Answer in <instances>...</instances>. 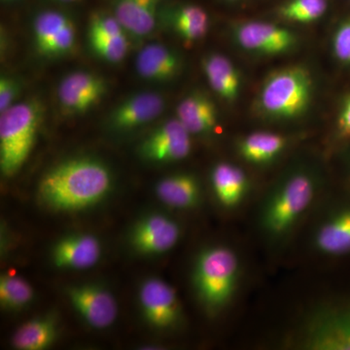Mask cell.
Masks as SVG:
<instances>
[{
  "instance_id": "14",
  "label": "cell",
  "mask_w": 350,
  "mask_h": 350,
  "mask_svg": "<svg viewBox=\"0 0 350 350\" xmlns=\"http://www.w3.org/2000/svg\"><path fill=\"white\" fill-rule=\"evenodd\" d=\"M313 245L325 256L350 254V206L336 211L320 224L313 238Z\"/></svg>"
},
{
  "instance_id": "4",
  "label": "cell",
  "mask_w": 350,
  "mask_h": 350,
  "mask_svg": "<svg viewBox=\"0 0 350 350\" xmlns=\"http://www.w3.org/2000/svg\"><path fill=\"white\" fill-rule=\"evenodd\" d=\"M312 78L303 66L273 71L262 83L257 105L262 115L275 120L301 116L312 100Z\"/></svg>"
},
{
  "instance_id": "10",
  "label": "cell",
  "mask_w": 350,
  "mask_h": 350,
  "mask_svg": "<svg viewBox=\"0 0 350 350\" xmlns=\"http://www.w3.org/2000/svg\"><path fill=\"white\" fill-rule=\"evenodd\" d=\"M107 90V84L100 76L78 71L66 76L61 82L57 96L66 112L83 114L100 103Z\"/></svg>"
},
{
  "instance_id": "23",
  "label": "cell",
  "mask_w": 350,
  "mask_h": 350,
  "mask_svg": "<svg viewBox=\"0 0 350 350\" xmlns=\"http://www.w3.org/2000/svg\"><path fill=\"white\" fill-rule=\"evenodd\" d=\"M172 25L183 40L194 42L206 36L209 18L204 8L189 4L175 9L172 15Z\"/></svg>"
},
{
  "instance_id": "29",
  "label": "cell",
  "mask_w": 350,
  "mask_h": 350,
  "mask_svg": "<svg viewBox=\"0 0 350 350\" xmlns=\"http://www.w3.org/2000/svg\"><path fill=\"white\" fill-rule=\"evenodd\" d=\"M76 31L73 23L64 27L63 31L59 32L57 36L51 39L49 42L44 46L40 54L46 56H57L68 53L75 43Z\"/></svg>"
},
{
  "instance_id": "3",
  "label": "cell",
  "mask_w": 350,
  "mask_h": 350,
  "mask_svg": "<svg viewBox=\"0 0 350 350\" xmlns=\"http://www.w3.org/2000/svg\"><path fill=\"white\" fill-rule=\"evenodd\" d=\"M241 271L238 254L228 246H211L200 253L195 265L194 284L209 312H220L231 303Z\"/></svg>"
},
{
  "instance_id": "31",
  "label": "cell",
  "mask_w": 350,
  "mask_h": 350,
  "mask_svg": "<svg viewBox=\"0 0 350 350\" xmlns=\"http://www.w3.org/2000/svg\"><path fill=\"white\" fill-rule=\"evenodd\" d=\"M333 51L340 63L350 64V19L340 24L334 34Z\"/></svg>"
},
{
  "instance_id": "24",
  "label": "cell",
  "mask_w": 350,
  "mask_h": 350,
  "mask_svg": "<svg viewBox=\"0 0 350 350\" xmlns=\"http://www.w3.org/2000/svg\"><path fill=\"white\" fill-rule=\"evenodd\" d=\"M56 338L54 323L48 319H34L23 324L12 338L14 347L20 350H42Z\"/></svg>"
},
{
  "instance_id": "28",
  "label": "cell",
  "mask_w": 350,
  "mask_h": 350,
  "mask_svg": "<svg viewBox=\"0 0 350 350\" xmlns=\"http://www.w3.org/2000/svg\"><path fill=\"white\" fill-rule=\"evenodd\" d=\"M90 45L101 59L118 63L128 53L129 43L125 34L118 36H89Z\"/></svg>"
},
{
  "instance_id": "15",
  "label": "cell",
  "mask_w": 350,
  "mask_h": 350,
  "mask_svg": "<svg viewBox=\"0 0 350 350\" xmlns=\"http://www.w3.org/2000/svg\"><path fill=\"white\" fill-rule=\"evenodd\" d=\"M211 181L216 200L224 208H237L250 192L247 174L232 163L223 162L214 165Z\"/></svg>"
},
{
  "instance_id": "19",
  "label": "cell",
  "mask_w": 350,
  "mask_h": 350,
  "mask_svg": "<svg viewBox=\"0 0 350 350\" xmlns=\"http://www.w3.org/2000/svg\"><path fill=\"white\" fill-rule=\"evenodd\" d=\"M161 0H115L114 16L126 31L148 36L156 27Z\"/></svg>"
},
{
  "instance_id": "12",
  "label": "cell",
  "mask_w": 350,
  "mask_h": 350,
  "mask_svg": "<svg viewBox=\"0 0 350 350\" xmlns=\"http://www.w3.org/2000/svg\"><path fill=\"white\" fill-rule=\"evenodd\" d=\"M180 238V228L163 215H151L138 223L131 241L145 254H163L174 248Z\"/></svg>"
},
{
  "instance_id": "6",
  "label": "cell",
  "mask_w": 350,
  "mask_h": 350,
  "mask_svg": "<svg viewBox=\"0 0 350 350\" xmlns=\"http://www.w3.org/2000/svg\"><path fill=\"white\" fill-rule=\"evenodd\" d=\"M300 347L308 350H350V305L325 306L306 321Z\"/></svg>"
},
{
  "instance_id": "9",
  "label": "cell",
  "mask_w": 350,
  "mask_h": 350,
  "mask_svg": "<svg viewBox=\"0 0 350 350\" xmlns=\"http://www.w3.org/2000/svg\"><path fill=\"white\" fill-rule=\"evenodd\" d=\"M139 301L145 319L157 328H172L180 319V305L176 292L163 280H146L140 288Z\"/></svg>"
},
{
  "instance_id": "7",
  "label": "cell",
  "mask_w": 350,
  "mask_h": 350,
  "mask_svg": "<svg viewBox=\"0 0 350 350\" xmlns=\"http://www.w3.org/2000/svg\"><path fill=\"white\" fill-rule=\"evenodd\" d=\"M191 150V133L177 118L158 126L140 145L142 157L157 163L178 162L188 157Z\"/></svg>"
},
{
  "instance_id": "11",
  "label": "cell",
  "mask_w": 350,
  "mask_h": 350,
  "mask_svg": "<svg viewBox=\"0 0 350 350\" xmlns=\"http://www.w3.org/2000/svg\"><path fill=\"white\" fill-rule=\"evenodd\" d=\"M68 298L76 312L90 326L105 329L118 315V306L107 290L94 285H82L68 290Z\"/></svg>"
},
{
  "instance_id": "33",
  "label": "cell",
  "mask_w": 350,
  "mask_h": 350,
  "mask_svg": "<svg viewBox=\"0 0 350 350\" xmlns=\"http://www.w3.org/2000/svg\"><path fill=\"white\" fill-rule=\"evenodd\" d=\"M337 130L338 137L342 138L350 137V96L340 110L338 118Z\"/></svg>"
},
{
  "instance_id": "8",
  "label": "cell",
  "mask_w": 350,
  "mask_h": 350,
  "mask_svg": "<svg viewBox=\"0 0 350 350\" xmlns=\"http://www.w3.org/2000/svg\"><path fill=\"white\" fill-rule=\"evenodd\" d=\"M234 38L243 49L262 55H280L293 49L297 43L294 32L264 22L237 25Z\"/></svg>"
},
{
  "instance_id": "25",
  "label": "cell",
  "mask_w": 350,
  "mask_h": 350,
  "mask_svg": "<svg viewBox=\"0 0 350 350\" xmlns=\"http://www.w3.org/2000/svg\"><path fill=\"white\" fill-rule=\"evenodd\" d=\"M33 298V290L22 278L2 275L0 278V303L10 310H20L29 305Z\"/></svg>"
},
{
  "instance_id": "27",
  "label": "cell",
  "mask_w": 350,
  "mask_h": 350,
  "mask_svg": "<svg viewBox=\"0 0 350 350\" xmlns=\"http://www.w3.org/2000/svg\"><path fill=\"white\" fill-rule=\"evenodd\" d=\"M71 23L72 21L68 16L57 11H45L39 14L33 24L34 40L38 52Z\"/></svg>"
},
{
  "instance_id": "20",
  "label": "cell",
  "mask_w": 350,
  "mask_h": 350,
  "mask_svg": "<svg viewBox=\"0 0 350 350\" xmlns=\"http://www.w3.org/2000/svg\"><path fill=\"white\" fill-rule=\"evenodd\" d=\"M202 66L207 81L221 98L227 101L238 98L241 75L229 59L222 55H209L204 57Z\"/></svg>"
},
{
  "instance_id": "5",
  "label": "cell",
  "mask_w": 350,
  "mask_h": 350,
  "mask_svg": "<svg viewBox=\"0 0 350 350\" xmlns=\"http://www.w3.org/2000/svg\"><path fill=\"white\" fill-rule=\"evenodd\" d=\"M42 108L36 100L15 103L0 116V169L12 176L23 167L36 144Z\"/></svg>"
},
{
  "instance_id": "2",
  "label": "cell",
  "mask_w": 350,
  "mask_h": 350,
  "mask_svg": "<svg viewBox=\"0 0 350 350\" xmlns=\"http://www.w3.org/2000/svg\"><path fill=\"white\" fill-rule=\"evenodd\" d=\"M317 182L308 172H293L265 198L259 213L262 234L273 243H280L293 232L312 206Z\"/></svg>"
},
{
  "instance_id": "13",
  "label": "cell",
  "mask_w": 350,
  "mask_h": 350,
  "mask_svg": "<svg viewBox=\"0 0 350 350\" xmlns=\"http://www.w3.org/2000/svg\"><path fill=\"white\" fill-rule=\"evenodd\" d=\"M163 108L165 100L161 94L149 92L137 94L113 110L110 123L117 130H131L150 123L162 114Z\"/></svg>"
},
{
  "instance_id": "32",
  "label": "cell",
  "mask_w": 350,
  "mask_h": 350,
  "mask_svg": "<svg viewBox=\"0 0 350 350\" xmlns=\"http://www.w3.org/2000/svg\"><path fill=\"white\" fill-rule=\"evenodd\" d=\"M20 90V83L18 80L7 76L1 77L0 79V112H4L15 105Z\"/></svg>"
},
{
  "instance_id": "1",
  "label": "cell",
  "mask_w": 350,
  "mask_h": 350,
  "mask_svg": "<svg viewBox=\"0 0 350 350\" xmlns=\"http://www.w3.org/2000/svg\"><path fill=\"white\" fill-rule=\"evenodd\" d=\"M109 170L100 161L75 159L59 163L45 174L39 196L57 211H77L100 202L111 189Z\"/></svg>"
},
{
  "instance_id": "26",
  "label": "cell",
  "mask_w": 350,
  "mask_h": 350,
  "mask_svg": "<svg viewBox=\"0 0 350 350\" xmlns=\"http://www.w3.org/2000/svg\"><path fill=\"white\" fill-rule=\"evenodd\" d=\"M327 6V0H290L280 7L278 13L290 22L310 24L325 14Z\"/></svg>"
},
{
  "instance_id": "21",
  "label": "cell",
  "mask_w": 350,
  "mask_h": 350,
  "mask_svg": "<svg viewBox=\"0 0 350 350\" xmlns=\"http://www.w3.org/2000/svg\"><path fill=\"white\" fill-rule=\"evenodd\" d=\"M156 194L161 202L172 208H192L200 200V183L192 174L170 175L157 184Z\"/></svg>"
},
{
  "instance_id": "34",
  "label": "cell",
  "mask_w": 350,
  "mask_h": 350,
  "mask_svg": "<svg viewBox=\"0 0 350 350\" xmlns=\"http://www.w3.org/2000/svg\"><path fill=\"white\" fill-rule=\"evenodd\" d=\"M57 1H61V2H75V1H76V0H57Z\"/></svg>"
},
{
  "instance_id": "17",
  "label": "cell",
  "mask_w": 350,
  "mask_h": 350,
  "mask_svg": "<svg viewBox=\"0 0 350 350\" xmlns=\"http://www.w3.org/2000/svg\"><path fill=\"white\" fill-rule=\"evenodd\" d=\"M176 118L191 135H208L218 126V113L208 96L200 93L189 94L180 101Z\"/></svg>"
},
{
  "instance_id": "30",
  "label": "cell",
  "mask_w": 350,
  "mask_h": 350,
  "mask_svg": "<svg viewBox=\"0 0 350 350\" xmlns=\"http://www.w3.org/2000/svg\"><path fill=\"white\" fill-rule=\"evenodd\" d=\"M125 31L115 16L98 13L90 21L89 36H118L125 34Z\"/></svg>"
},
{
  "instance_id": "18",
  "label": "cell",
  "mask_w": 350,
  "mask_h": 350,
  "mask_svg": "<svg viewBox=\"0 0 350 350\" xmlns=\"http://www.w3.org/2000/svg\"><path fill=\"white\" fill-rule=\"evenodd\" d=\"M137 73L145 80L165 82L179 72L180 59L174 52L161 45L150 44L140 51L135 62Z\"/></svg>"
},
{
  "instance_id": "16",
  "label": "cell",
  "mask_w": 350,
  "mask_h": 350,
  "mask_svg": "<svg viewBox=\"0 0 350 350\" xmlns=\"http://www.w3.org/2000/svg\"><path fill=\"white\" fill-rule=\"evenodd\" d=\"M100 244L90 234H75L62 239L55 246L53 260L57 268L85 269L91 268L100 257Z\"/></svg>"
},
{
  "instance_id": "22",
  "label": "cell",
  "mask_w": 350,
  "mask_h": 350,
  "mask_svg": "<svg viewBox=\"0 0 350 350\" xmlns=\"http://www.w3.org/2000/svg\"><path fill=\"white\" fill-rule=\"evenodd\" d=\"M287 139L278 133L257 131L246 135L239 144V153L244 161L265 165L278 158L284 150Z\"/></svg>"
}]
</instances>
